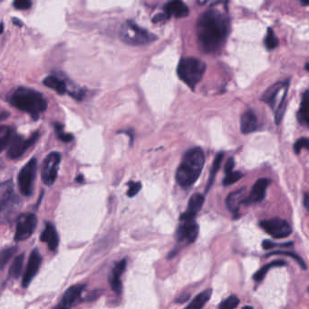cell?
Masks as SVG:
<instances>
[{"label":"cell","mask_w":309,"mask_h":309,"mask_svg":"<svg viewBox=\"0 0 309 309\" xmlns=\"http://www.w3.org/2000/svg\"><path fill=\"white\" fill-rule=\"evenodd\" d=\"M289 88V80L281 81L272 84L268 87L261 96L264 103L268 104L274 112L275 121L280 124L285 112L286 99Z\"/></svg>","instance_id":"277c9868"},{"label":"cell","mask_w":309,"mask_h":309,"mask_svg":"<svg viewBox=\"0 0 309 309\" xmlns=\"http://www.w3.org/2000/svg\"><path fill=\"white\" fill-rule=\"evenodd\" d=\"M203 204H204V196L199 194V193L193 194L189 200L188 210L181 214V218H180L181 222L194 221L197 213L201 210Z\"/></svg>","instance_id":"e0dca14e"},{"label":"cell","mask_w":309,"mask_h":309,"mask_svg":"<svg viewBox=\"0 0 309 309\" xmlns=\"http://www.w3.org/2000/svg\"><path fill=\"white\" fill-rule=\"evenodd\" d=\"M244 199H245V188H242L237 192L228 194L226 199L227 210H230L233 214L237 215L239 213L240 206L243 204Z\"/></svg>","instance_id":"7402d4cb"},{"label":"cell","mask_w":309,"mask_h":309,"mask_svg":"<svg viewBox=\"0 0 309 309\" xmlns=\"http://www.w3.org/2000/svg\"><path fill=\"white\" fill-rule=\"evenodd\" d=\"M40 239L43 242L47 243L50 251H56L59 243L58 234L53 224L47 222L45 229L43 230L40 236Z\"/></svg>","instance_id":"44dd1931"},{"label":"cell","mask_w":309,"mask_h":309,"mask_svg":"<svg viewBox=\"0 0 309 309\" xmlns=\"http://www.w3.org/2000/svg\"><path fill=\"white\" fill-rule=\"evenodd\" d=\"M206 68V64L199 59L192 56L182 57L178 64L177 74L182 82L194 90L201 81Z\"/></svg>","instance_id":"5b68a950"},{"label":"cell","mask_w":309,"mask_h":309,"mask_svg":"<svg viewBox=\"0 0 309 309\" xmlns=\"http://www.w3.org/2000/svg\"><path fill=\"white\" fill-rule=\"evenodd\" d=\"M309 194L306 193H305V195H304V206H305V208L307 209V210H309Z\"/></svg>","instance_id":"60d3db41"},{"label":"cell","mask_w":309,"mask_h":309,"mask_svg":"<svg viewBox=\"0 0 309 309\" xmlns=\"http://www.w3.org/2000/svg\"><path fill=\"white\" fill-rule=\"evenodd\" d=\"M13 21H14V24H15V25H18V27H21V26H22L21 21L18 20L17 18H13Z\"/></svg>","instance_id":"7bdbcfd3"},{"label":"cell","mask_w":309,"mask_h":309,"mask_svg":"<svg viewBox=\"0 0 309 309\" xmlns=\"http://www.w3.org/2000/svg\"><path fill=\"white\" fill-rule=\"evenodd\" d=\"M129 190L127 192V195L130 198L134 197L135 195H137L141 189V183L140 182H135V181H131L128 184Z\"/></svg>","instance_id":"8d00e7d4"},{"label":"cell","mask_w":309,"mask_h":309,"mask_svg":"<svg viewBox=\"0 0 309 309\" xmlns=\"http://www.w3.org/2000/svg\"><path fill=\"white\" fill-rule=\"evenodd\" d=\"M14 136V130L7 125L0 126V152H2L8 143H10Z\"/></svg>","instance_id":"4316f807"},{"label":"cell","mask_w":309,"mask_h":309,"mask_svg":"<svg viewBox=\"0 0 309 309\" xmlns=\"http://www.w3.org/2000/svg\"><path fill=\"white\" fill-rule=\"evenodd\" d=\"M16 251H17L16 247H9L0 251V271H2L6 267V264L11 259Z\"/></svg>","instance_id":"f546056e"},{"label":"cell","mask_w":309,"mask_h":309,"mask_svg":"<svg viewBox=\"0 0 309 309\" xmlns=\"http://www.w3.org/2000/svg\"><path fill=\"white\" fill-rule=\"evenodd\" d=\"M270 183H271V181L268 179H266V178L257 180L252 187L250 195L248 197H246L245 199H244L243 204L251 205L261 202L266 197L267 190H268V186L270 185Z\"/></svg>","instance_id":"5bb4252c"},{"label":"cell","mask_w":309,"mask_h":309,"mask_svg":"<svg viewBox=\"0 0 309 309\" xmlns=\"http://www.w3.org/2000/svg\"><path fill=\"white\" fill-rule=\"evenodd\" d=\"M264 44H265V47H267L268 50H273L279 46V38L275 34L274 30L270 28H268V32L265 36Z\"/></svg>","instance_id":"4dcf8cb0"},{"label":"cell","mask_w":309,"mask_h":309,"mask_svg":"<svg viewBox=\"0 0 309 309\" xmlns=\"http://www.w3.org/2000/svg\"><path fill=\"white\" fill-rule=\"evenodd\" d=\"M234 165H235V162H234L233 158H229L227 160V164L225 165V172L233 170Z\"/></svg>","instance_id":"ab89813d"},{"label":"cell","mask_w":309,"mask_h":309,"mask_svg":"<svg viewBox=\"0 0 309 309\" xmlns=\"http://www.w3.org/2000/svg\"><path fill=\"white\" fill-rule=\"evenodd\" d=\"M258 127L257 117L252 110H248L242 113L240 118V130L242 134H249L256 132Z\"/></svg>","instance_id":"ffe728a7"},{"label":"cell","mask_w":309,"mask_h":309,"mask_svg":"<svg viewBox=\"0 0 309 309\" xmlns=\"http://www.w3.org/2000/svg\"><path fill=\"white\" fill-rule=\"evenodd\" d=\"M43 83L45 85H47V87L53 89L54 91H56L59 94H64L68 91L66 84L57 76H47L44 79Z\"/></svg>","instance_id":"603a6c76"},{"label":"cell","mask_w":309,"mask_h":309,"mask_svg":"<svg viewBox=\"0 0 309 309\" xmlns=\"http://www.w3.org/2000/svg\"><path fill=\"white\" fill-rule=\"evenodd\" d=\"M119 35L121 40L130 46L149 45L157 39V35L140 28L132 20H127L122 25Z\"/></svg>","instance_id":"52a82bcc"},{"label":"cell","mask_w":309,"mask_h":309,"mask_svg":"<svg viewBox=\"0 0 309 309\" xmlns=\"http://www.w3.org/2000/svg\"><path fill=\"white\" fill-rule=\"evenodd\" d=\"M36 225L37 218L33 213H25L18 216L15 240L23 241L30 238L34 233Z\"/></svg>","instance_id":"8fae6325"},{"label":"cell","mask_w":309,"mask_h":309,"mask_svg":"<svg viewBox=\"0 0 309 309\" xmlns=\"http://www.w3.org/2000/svg\"><path fill=\"white\" fill-rule=\"evenodd\" d=\"M76 181H78V182H82L81 181H83V176L79 175V177L76 179Z\"/></svg>","instance_id":"f6af8a7d"},{"label":"cell","mask_w":309,"mask_h":309,"mask_svg":"<svg viewBox=\"0 0 309 309\" xmlns=\"http://www.w3.org/2000/svg\"><path fill=\"white\" fill-rule=\"evenodd\" d=\"M243 309H253L252 307H245V308H243Z\"/></svg>","instance_id":"bcb514c9"},{"label":"cell","mask_w":309,"mask_h":309,"mask_svg":"<svg viewBox=\"0 0 309 309\" xmlns=\"http://www.w3.org/2000/svg\"><path fill=\"white\" fill-rule=\"evenodd\" d=\"M211 295H212L211 289H206L204 291L200 292L195 298H193V301L188 305V307L185 309H202L210 300Z\"/></svg>","instance_id":"cb8c5ba5"},{"label":"cell","mask_w":309,"mask_h":309,"mask_svg":"<svg viewBox=\"0 0 309 309\" xmlns=\"http://www.w3.org/2000/svg\"><path fill=\"white\" fill-rule=\"evenodd\" d=\"M126 265H127L126 259H122L121 261L116 263V265L112 270L111 275L109 276V283L111 285L112 289L115 292L117 295H120L123 291V284L120 278L123 274L126 268Z\"/></svg>","instance_id":"d6986e66"},{"label":"cell","mask_w":309,"mask_h":309,"mask_svg":"<svg viewBox=\"0 0 309 309\" xmlns=\"http://www.w3.org/2000/svg\"><path fill=\"white\" fill-rule=\"evenodd\" d=\"M198 235V225L195 221L182 222L176 230V240L179 244L193 243Z\"/></svg>","instance_id":"4fadbf2b"},{"label":"cell","mask_w":309,"mask_h":309,"mask_svg":"<svg viewBox=\"0 0 309 309\" xmlns=\"http://www.w3.org/2000/svg\"><path fill=\"white\" fill-rule=\"evenodd\" d=\"M39 137V133L35 132L28 139L21 135H14L7 150V156L10 159H18L23 155L26 151L33 145Z\"/></svg>","instance_id":"7c38bea8"},{"label":"cell","mask_w":309,"mask_h":309,"mask_svg":"<svg viewBox=\"0 0 309 309\" xmlns=\"http://www.w3.org/2000/svg\"><path fill=\"white\" fill-rule=\"evenodd\" d=\"M309 140L307 137H303V138H300L299 140H297L294 144V152H296L297 154H299L301 150L306 149L308 150L309 149Z\"/></svg>","instance_id":"d590c367"},{"label":"cell","mask_w":309,"mask_h":309,"mask_svg":"<svg viewBox=\"0 0 309 309\" xmlns=\"http://www.w3.org/2000/svg\"><path fill=\"white\" fill-rule=\"evenodd\" d=\"M55 130L56 133L57 134V138L59 140L64 141V142H69L74 139V136L70 134H65L63 130V126L60 123H56L55 124Z\"/></svg>","instance_id":"e575fe53"},{"label":"cell","mask_w":309,"mask_h":309,"mask_svg":"<svg viewBox=\"0 0 309 309\" xmlns=\"http://www.w3.org/2000/svg\"><path fill=\"white\" fill-rule=\"evenodd\" d=\"M61 163V154L57 152H50L45 158L41 169L42 181L47 185L51 186L57 178L59 165Z\"/></svg>","instance_id":"9c48e42d"},{"label":"cell","mask_w":309,"mask_h":309,"mask_svg":"<svg viewBox=\"0 0 309 309\" xmlns=\"http://www.w3.org/2000/svg\"><path fill=\"white\" fill-rule=\"evenodd\" d=\"M37 161L35 158H33L19 171L18 178V187L20 193L26 197H29L33 193Z\"/></svg>","instance_id":"ba28073f"},{"label":"cell","mask_w":309,"mask_h":309,"mask_svg":"<svg viewBox=\"0 0 309 309\" xmlns=\"http://www.w3.org/2000/svg\"><path fill=\"white\" fill-rule=\"evenodd\" d=\"M260 227H262L264 231L276 239L287 238L292 233L290 224L286 220L280 218H273L262 221L260 222Z\"/></svg>","instance_id":"30bf717a"},{"label":"cell","mask_w":309,"mask_h":309,"mask_svg":"<svg viewBox=\"0 0 309 309\" xmlns=\"http://www.w3.org/2000/svg\"><path fill=\"white\" fill-rule=\"evenodd\" d=\"M24 260L25 256L24 254H20L15 257L14 261L12 263L11 267L9 268V277L12 279H18L22 273L23 269Z\"/></svg>","instance_id":"83f0119b"},{"label":"cell","mask_w":309,"mask_h":309,"mask_svg":"<svg viewBox=\"0 0 309 309\" xmlns=\"http://www.w3.org/2000/svg\"><path fill=\"white\" fill-rule=\"evenodd\" d=\"M239 305V298L235 295H232L221 303V305L219 306V309H237Z\"/></svg>","instance_id":"836d02e7"},{"label":"cell","mask_w":309,"mask_h":309,"mask_svg":"<svg viewBox=\"0 0 309 309\" xmlns=\"http://www.w3.org/2000/svg\"><path fill=\"white\" fill-rule=\"evenodd\" d=\"M285 266H286V261L280 260V259H279V260H274V261H272V262L268 263L267 265H265V266L260 268L259 270H257V272L255 273V275L253 276V279H254L255 281L259 282V281H261V280H263V279L265 278V276L267 275L268 270H269L270 268L285 267Z\"/></svg>","instance_id":"484cf974"},{"label":"cell","mask_w":309,"mask_h":309,"mask_svg":"<svg viewBox=\"0 0 309 309\" xmlns=\"http://www.w3.org/2000/svg\"><path fill=\"white\" fill-rule=\"evenodd\" d=\"M42 257L39 253L38 250H34L32 251L31 255H30L28 263L27 266L26 272L23 276V280H22V286L24 287H28L30 283L32 282L33 279L35 278V275L37 274L40 266H41Z\"/></svg>","instance_id":"9a60e30c"},{"label":"cell","mask_w":309,"mask_h":309,"mask_svg":"<svg viewBox=\"0 0 309 309\" xmlns=\"http://www.w3.org/2000/svg\"><path fill=\"white\" fill-rule=\"evenodd\" d=\"M4 31V24L0 23V35L3 33Z\"/></svg>","instance_id":"ee69618b"},{"label":"cell","mask_w":309,"mask_h":309,"mask_svg":"<svg viewBox=\"0 0 309 309\" xmlns=\"http://www.w3.org/2000/svg\"><path fill=\"white\" fill-rule=\"evenodd\" d=\"M14 6L15 8H17L18 10H27L29 9L32 6V2H30L28 0H17L14 2Z\"/></svg>","instance_id":"74e56055"},{"label":"cell","mask_w":309,"mask_h":309,"mask_svg":"<svg viewBox=\"0 0 309 309\" xmlns=\"http://www.w3.org/2000/svg\"><path fill=\"white\" fill-rule=\"evenodd\" d=\"M164 15L167 19L169 18H185L190 13V9L186 4L179 0L168 2L164 6Z\"/></svg>","instance_id":"ac0fdd59"},{"label":"cell","mask_w":309,"mask_h":309,"mask_svg":"<svg viewBox=\"0 0 309 309\" xmlns=\"http://www.w3.org/2000/svg\"><path fill=\"white\" fill-rule=\"evenodd\" d=\"M20 201L14 192L11 181L1 185L0 195V222L8 223L17 218Z\"/></svg>","instance_id":"8992f818"},{"label":"cell","mask_w":309,"mask_h":309,"mask_svg":"<svg viewBox=\"0 0 309 309\" xmlns=\"http://www.w3.org/2000/svg\"><path fill=\"white\" fill-rule=\"evenodd\" d=\"M273 255H284V256H288V257H292L293 259H295V260L299 264V266L301 267V268H303L305 270L307 269V264H306L303 259H302V257H299L298 255H297V254L294 253V252L286 251H272V252H270V253L268 254V257H269V256H273Z\"/></svg>","instance_id":"1f68e13d"},{"label":"cell","mask_w":309,"mask_h":309,"mask_svg":"<svg viewBox=\"0 0 309 309\" xmlns=\"http://www.w3.org/2000/svg\"><path fill=\"white\" fill-rule=\"evenodd\" d=\"M224 157V153L223 152H220L217 154L216 157L214 159V162L212 164V168L210 170V178H209V181H208V185L206 188V193H208V191L210 190V187L212 185L213 181L215 180V177H216L217 172L218 170L221 168V164H222V160Z\"/></svg>","instance_id":"f1b7e54d"},{"label":"cell","mask_w":309,"mask_h":309,"mask_svg":"<svg viewBox=\"0 0 309 309\" xmlns=\"http://www.w3.org/2000/svg\"><path fill=\"white\" fill-rule=\"evenodd\" d=\"M229 33V20L217 9L203 12L197 22L198 47L204 53L212 54L220 51L226 43Z\"/></svg>","instance_id":"6da1fadb"},{"label":"cell","mask_w":309,"mask_h":309,"mask_svg":"<svg viewBox=\"0 0 309 309\" xmlns=\"http://www.w3.org/2000/svg\"><path fill=\"white\" fill-rule=\"evenodd\" d=\"M308 109H309V92L308 90L302 95V102L298 112V121L301 125L308 126Z\"/></svg>","instance_id":"d4e9b609"},{"label":"cell","mask_w":309,"mask_h":309,"mask_svg":"<svg viewBox=\"0 0 309 309\" xmlns=\"http://www.w3.org/2000/svg\"><path fill=\"white\" fill-rule=\"evenodd\" d=\"M10 103L19 110L29 113L34 120H37L47 108V100L43 94L31 88H18L12 94Z\"/></svg>","instance_id":"3957f363"},{"label":"cell","mask_w":309,"mask_h":309,"mask_svg":"<svg viewBox=\"0 0 309 309\" xmlns=\"http://www.w3.org/2000/svg\"><path fill=\"white\" fill-rule=\"evenodd\" d=\"M8 116H9V113H8V112H2V113H0V122L6 120V118Z\"/></svg>","instance_id":"b9f144b4"},{"label":"cell","mask_w":309,"mask_h":309,"mask_svg":"<svg viewBox=\"0 0 309 309\" xmlns=\"http://www.w3.org/2000/svg\"><path fill=\"white\" fill-rule=\"evenodd\" d=\"M85 285L78 284L70 286L66 291L64 292V296L61 299V302L56 306L54 309H71L73 305L81 297Z\"/></svg>","instance_id":"2e32d148"},{"label":"cell","mask_w":309,"mask_h":309,"mask_svg":"<svg viewBox=\"0 0 309 309\" xmlns=\"http://www.w3.org/2000/svg\"><path fill=\"white\" fill-rule=\"evenodd\" d=\"M205 154L199 147L188 150L176 171V181L180 186L189 188L198 181L204 167Z\"/></svg>","instance_id":"7a4b0ae2"},{"label":"cell","mask_w":309,"mask_h":309,"mask_svg":"<svg viewBox=\"0 0 309 309\" xmlns=\"http://www.w3.org/2000/svg\"><path fill=\"white\" fill-rule=\"evenodd\" d=\"M288 247V246H292V242H289L287 244H276L275 242H272L270 240H264L262 242V248L265 251H268V250H273L276 247Z\"/></svg>","instance_id":"f35d334b"},{"label":"cell","mask_w":309,"mask_h":309,"mask_svg":"<svg viewBox=\"0 0 309 309\" xmlns=\"http://www.w3.org/2000/svg\"><path fill=\"white\" fill-rule=\"evenodd\" d=\"M226 175L225 178L223 180V185L224 186H229V185H232L234 183H236L237 181H239L242 177L243 174L239 171H228V172H225Z\"/></svg>","instance_id":"d6a6232c"}]
</instances>
